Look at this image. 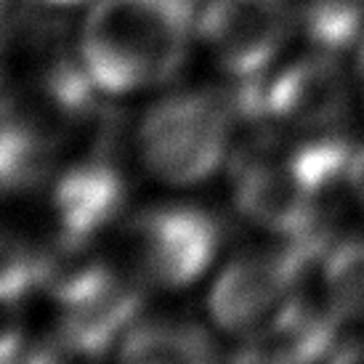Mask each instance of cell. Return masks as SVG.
Here are the masks:
<instances>
[{
	"label": "cell",
	"mask_w": 364,
	"mask_h": 364,
	"mask_svg": "<svg viewBox=\"0 0 364 364\" xmlns=\"http://www.w3.org/2000/svg\"><path fill=\"white\" fill-rule=\"evenodd\" d=\"M194 0H99L82 24L80 61L96 88L141 91L181 70Z\"/></svg>",
	"instance_id": "6da1fadb"
},
{
	"label": "cell",
	"mask_w": 364,
	"mask_h": 364,
	"mask_svg": "<svg viewBox=\"0 0 364 364\" xmlns=\"http://www.w3.org/2000/svg\"><path fill=\"white\" fill-rule=\"evenodd\" d=\"M30 3H43V6H70V3H77V0H30Z\"/></svg>",
	"instance_id": "e0dca14e"
},
{
	"label": "cell",
	"mask_w": 364,
	"mask_h": 364,
	"mask_svg": "<svg viewBox=\"0 0 364 364\" xmlns=\"http://www.w3.org/2000/svg\"><path fill=\"white\" fill-rule=\"evenodd\" d=\"M229 93H176L146 112L139 152L154 178L173 186L200 183L226 157L234 128Z\"/></svg>",
	"instance_id": "7a4b0ae2"
},
{
	"label": "cell",
	"mask_w": 364,
	"mask_h": 364,
	"mask_svg": "<svg viewBox=\"0 0 364 364\" xmlns=\"http://www.w3.org/2000/svg\"><path fill=\"white\" fill-rule=\"evenodd\" d=\"M324 290L338 319L364 316V240L335 247L324 263Z\"/></svg>",
	"instance_id": "5bb4252c"
},
{
	"label": "cell",
	"mask_w": 364,
	"mask_h": 364,
	"mask_svg": "<svg viewBox=\"0 0 364 364\" xmlns=\"http://www.w3.org/2000/svg\"><path fill=\"white\" fill-rule=\"evenodd\" d=\"M221 245L210 213L165 205L136 213L120 232V253L136 279L176 290L200 279Z\"/></svg>",
	"instance_id": "3957f363"
},
{
	"label": "cell",
	"mask_w": 364,
	"mask_h": 364,
	"mask_svg": "<svg viewBox=\"0 0 364 364\" xmlns=\"http://www.w3.org/2000/svg\"><path fill=\"white\" fill-rule=\"evenodd\" d=\"M213 356L210 335L192 322H133L120 341V359L125 362H210Z\"/></svg>",
	"instance_id": "7c38bea8"
},
{
	"label": "cell",
	"mask_w": 364,
	"mask_h": 364,
	"mask_svg": "<svg viewBox=\"0 0 364 364\" xmlns=\"http://www.w3.org/2000/svg\"><path fill=\"white\" fill-rule=\"evenodd\" d=\"M125 181L104 160H88L61 176L51 192V215L64 250H82L120 215Z\"/></svg>",
	"instance_id": "9c48e42d"
},
{
	"label": "cell",
	"mask_w": 364,
	"mask_h": 364,
	"mask_svg": "<svg viewBox=\"0 0 364 364\" xmlns=\"http://www.w3.org/2000/svg\"><path fill=\"white\" fill-rule=\"evenodd\" d=\"M266 107L282 125L309 133L335 131L348 114V82L333 53L293 61L266 85Z\"/></svg>",
	"instance_id": "ba28073f"
},
{
	"label": "cell",
	"mask_w": 364,
	"mask_h": 364,
	"mask_svg": "<svg viewBox=\"0 0 364 364\" xmlns=\"http://www.w3.org/2000/svg\"><path fill=\"white\" fill-rule=\"evenodd\" d=\"M338 316L287 301L247 333L237 359L242 362H316L338 346Z\"/></svg>",
	"instance_id": "30bf717a"
},
{
	"label": "cell",
	"mask_w": 364,
	"mask_h": 364,
	"mask_svg": "<svg viewBox=\"0 0 364 364\" xmlns=\"http://www.w3.org/2000/svg\"><path fill=\"white\" fill-rule=\"evenodd\" d=\"M301 21L316 51L338 56L362 38L364 0H309Z\"/></svg>",
	"instance_id": "4fadbf2b"
},
{
	"label": "cell",
	"mask_w": 364,
	"mask_h": 364,
	"mask_svg": "<svg viewBox=\"0 0 364 364\" xmlns=\"http://www.w3.org/2000/svg\"><path fill=\"white\" fill-rule=\"evenodd\" d=\"M327 234L284 237L266 253L234 258L213 284L210 316L226 333L247 335L272 316L287 293L301 282L306 269L324 253Z\"/></svg>",
	"instance_id": "277c9868"
},
{
	"label": "cell",
	"mask_w": 364,
	"mask_h": 364,
	"mask_svg": "<svg viewBox=\"0 0 364 364\" xmlns=\"http://www.w3.org/2000/svg\"><path fill=\"white\" fill-rule=\"evenodd\" d=\"M356 77H359L362 91H364V43H362V48H359V59H356Z\"/></svg>",
	"instance_id": "2e32d148"
},
{
	"label": "cell",
	"mask_w": 364,
	"mask_h": 364,
	"mask_svg": "<svg viewBox=\"0 0 364 364\" xmlns=\"http://www.w3.org/2000/svg\"><path fill=\"white\" fill-rule=\"evenodd\" d=\"M234 197L237 208L250 221L282 240L301 234H327L322 223L324 215L306 194L287 157L282 162L263 154L240 157Z\"/></svg>",
	"instance_id": "52a82bcc"
},
{
	"label": "cell",
	"mask_w": 364,
	"mask_h": 364,
	"mask_svg": "<svg viewBox=\"0 0 364 364\" xmlns=\"http://www.w3.org/2000/svg\"><path fill=\"white\" fill-rule=\"evenodd\" d=\"M51 287L59 306V346L75 354L99 356L120 343L141 309L139 287L104 266H85L53 279Z\"/></svg>",
	"instance_id": "5b68a950"
},
{
	"label": "cell",
	"mask_w": 364,
	"mask_h": 364,
	"mask_svg": "<svg viewBox=\"0 0 364 364\" xmlns=\"http://www.w3.org/2000/svg\"><path fill=\"white\" fill-rule=\"evenodd\" d=\"M3 186L6 192H24L32 189L46 178L51 168L56 139L46 133L35 120H30L21 109L6 102L3 114Z\"/></svg>",
	"instance_id": "8fae6325"
},
{
	"label": "cell",
	"mask_w": 364,
	"mask_h": 364,
	"mask_svg": "<svg viewBox=\"0 0 364 364\" xmlns=\"http://www.w3.org/2000/svg\"><path fill=\"white\" fill-rule=\"evenodd\" d=\"M348 186L356 194L359 205L364 208V146L351 157V168H348Z\"/></svg>",
	"instance_id": "9a60e30c"
},
{
	"label": "cell",
	"mask_w": 364,
	"mask_h": 364,
	"mask_svg": "<svg viewBox=\"0 0 364 364\" xmlns=\"http://www.w3.org/2000/svg\"><path fill=\"white\" fill-rule=\"evenodd\" d=\"M295 24L290 0H208L200 32L213 56L237 80L258 77Z\"/></svg>",
	"instance_id": "8992f818"
}]
</instances>
